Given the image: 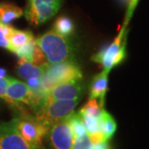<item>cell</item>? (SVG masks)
<instances>
[{
	"mask_svg": "<svg viewBox=\"0 0 149 149\" xmlns=\"http://www.w3.org/2000/svg\"><path fill=\"white\" fill-rule=\"evenodd\" d=\"M103 108L97 102L96 99H91L82 107L79 111L81 116H93L101 117L103 114Z\"/></svg>",
	"mask_w": 149,
	"mask_h": 149,
	"instance_id": "19",
	"label": "cell"
},
{
	"mask_svg": "<svg viewBox=\"0 0 149 149\" xmlns=\"http://www.w3.org/2000/svg\"><path fill=\"white\" fill-rule=\"evenodd\" d=\"M7 95L17 103H23L29 105L34 112L40 107L43 100L42 97L35 94L27 83L12 77H8Z\"/></svg>",
	"mask_w": 149,
	"mask_h": 149,
	"instance_id": "7",
	"label": "cell"
},
{
	"mask_svg": "<svg viewBox=\"0 0 149 149\" xmlns=\"http://www.w3.org/2000/svg\"><path fill=\"white\" fill-rule=\"evenodd\" d=\"M126 25H124L121 32L113 42L101 49L98 53L92 56V60L100 64L104 70L110 71L112 68L119 65L126 58Z\"/></svg>",
	"mask_w": 149,
	"mask_h": 149,
	"instance_id": "4",
	"label": "cell"
},
{
	"mask_svg": "<svg viewBox=\"0 0 149 149\" xmlns=\"http://www.w3.org/2000/svg\"><path fill=\"white\" fill-rule=\"evenodd\" d=\"M8 85V76L6 77H0V99L3 100L7 102L9 105L13 107H20L19 103L10 100L7 95V88Z\"/></svg>",
	"mask_w": 149,
	"mask_h": 149,
	"instance_id": "22",
	"label": "cell"
},
{
	"mask_svg": "<svg viewBox=\"0 0 149 149\" xmlns=\"http://www.w3.org/2000/svg\"><path fill=\"white\" fill-rule=\"evenodd\" d=\"M118 1L127 8L126 20H125V23H124V25H127L130 17H132L133 12L139 3V0H118Z\"/></svg>",
	"mask_w": 149,
	"mask_h": 149,
	"instance_id": "24",
	"label": "cell"
},
{
	"mask_svg": "<svg viewBox=\"0 0 149 149\" xmlns=\"http://www.w3.org/2000/svg\"><path fill=\"white\" fill-rule=\"evenodd\" d=\"M17 131L30 143L43 148L42 140L46 137L49 127L37 120L35 116L22 113L13 118Z\"/></svg>",
	"mask_w": 149,
	"mask_h": 149,
	"instance_id": "5",
	"label": "cell"
},
{
	"mask_svg": "<svg viewBox=\"0 0 149 149\" xmlns=\"http://www.w3.org/2000/svg\"><path fill=\"white\" fill-rule=\"evenodd\" d=\"M109 71L104 70L101 73L96 74L93 78L91 85L90 100L100 99V104L103 107L104 103V96L108 89V75Z\"/></svg>",
	"mask_w": 149,
	"mask_h": 149,
	"instance_id": "12",
	"label": "cell"
},
{
	"mask_svg": "<svg viewBox=\"0 0 149 149\" xmlns=\"http://www.w3.org/2000/svg\"><path fill=\"white\" fill-rule=\"evenodd\" d=\"M69 124L73 133L74 139L86 133L85 123L79 113H73L69 117Z\"/></svg>",
	"mask_w": 149,
	"mask_h": 149,
	"instance_id": "17",
	"label": "cell"
},
{
	"mask_svg": "<svg viewBox=\"0 0 149 149\" xmlns=\"http://www.w3.org/2000/svg\"><path fill=\"white\" fill-rule=\"evenodd\" d=\"M0 149H45L30 143L19 133L13 119L0 123Z\"/></svg>",
	"mask_w": 149,
	"mask_h": 149,
	"instance_id": "9",
	"label": "cell"
},
{
	"mask_svg": "<svg viewBox=\"0 0 149 149\" xmlns=\"http://www.w3.org/2000/svg\"><path fill=\"white\" fill-rule=\"evenodd\" d=\"M117 129V123L114 118L109 113L103 109V123H102V132L104 139L109 141L113 136Z\"/></svg>",
	"mask_w": 149,
	"mask_h": 149,
	"instance_id": "16",
	"label": "cell"
},
{
	"mask_svg": "<svg viewBox=\"0 0 149 149\" xmlns=\"http://www.w3.org/2000/svg\"><path fill=\"white\" fill-rule=\"evenodd\" d=\"M7 75V70L3 67H0V77H6Z\"/></svg>",
	"mask_w": 149,
	"mask_h": 149,
	"instance_id": "26",
	"label": "cell"
},
{
	"mask_svg": "<svg viewBox=\"0 0 149 149\" xmlns=\"http://www.w3.org/2000/svg\"><path fill=\"white\" fill-rule=\"evenodd\" d=\"M13 29L14 28L10 25L0 22V47L9 51V39Z\"/></svg>",
	"mask_w": 149,
	"mask_h": 149,
	"instance_id": "21",
	"label": "cell"
},
{
	"mask_svg": "<svg viewBox=\"0 0 149 149\" xmlns=\"http://www.w3.org/2000/svg\"><path fill=\"white\" fill-rule=\"evenodd\" d=\"M52 149H72L74 137L69 124V117L52 124L46 137Z\"/></svg>",
	"mask_w": 149,
	"mask_h": 149,
	"instance_id": "8",
	"label": "cell"
},
{
	"mask_svg": "<svg viewBox=\"0 0 149 149\" xmlns=\"http://www.w3.org/2000/svg\"><path fill=\"white\" fill-rule=\"evenodd\" d=\"M81 117L85 123L87 134L95 133V132H102L103 114L101 117H93V116H81Z\"/></svg>",
	"mask_w": 149,
	"mask_h": 149,
	"instance_id": "20",
	"label": "cell"
},
{
	"mask_svg": "<svg viewBox=\"0 0 149 149\" xmlns=\"http://www.w3.org/2000/svg\"><path fill=\"white\" fill-rule=\"evenodd\" d=\"M83 91L84 85L80 80L61 83L52 86L46 92L42 103L56 100H80Z\"/></svg>",
	"mask_w": 149,
	"mask_h": 149,
	"instance_id": "10",
	"label": "cell"
},
{
	"mask_svg": "<svg viewBox=\"0 0 149 149\" xmlns=\"http://www.w3.org/2000/svg\"><path fill=\"white\" fill-rule=\"evenodd\" d=\"M80 66L74 61H67L56 64H48L43 75V87L45 92L52 86L65 82L82 79Z\"/></svg>",
	"mask_w": 149,
	"mask_h": 149,
	"instance_id": "3",
	"label": "cell"
},
{
	"mask_svg": "<svg viewBox=\"0 0 149 149\" xmlns=\"http://www.w3.org/2000/svg\"><path fill=\"white\" fill-rule=\"evenodd\" d=\"M23 15L21 8L11 3H0V22L9 24Z\"/></svg>",
	"mask_w": 149,
	"mask_h": 149,
	"instance_id": "15",
	"label": "cell"
},
{
	"mask_svg": "<svg viewBox=\"0 0 149 149\" xmlns=\"http://www.w3.org/2000/svg\"><path fill=\"white\" fill-rule=\"evenodd\" d=\"M34 39V36L30 31H22L14 28L9 39V51L14 53L17 49Z\"/></svg>",
	"mask_w": 149,
	"mask_h": 149,
	"instance_id": "14",
	"label": "cell"
},
{
	"mask_svg": "<svg viewBox=\"0 0 149 149\" xmlns=\"http://www.w3.org/2000/svg\"><path fill=\"white\" fill-rule=\"evenodd\" d=\"M20 58L28 61L34 65H48L45 55L36 42V39L27 43L14 52Z\"/></svg>",
	"mask_w": 149,
	"mask_h": 149,
	"instance_id": "11",
	"label": "cell"
},
{
	"mask_svg": "<svg viewBox=\"0 0 149 149\" xmlns=\"http://www.w3.org/2000/svg\"><path fill=\"white\" fill-rule=\"evenodd\" d=\"M74 26L71 19L67 17H60L54 24V30L62 36L68 37L74 32Z\"/></svg>",
	"mask_w": 149,
	"mask_h": 149,
	"instance_id": "18",
	"label": "cell"
},
{
	"mask_svg": "<svg viewBox=\"0 0 149 149\" xmlns=\"http://www.w3.org/2000/svg\"><path fill=\"white\" fill-rule=\"evenodd\" d=\"M61 6V0H27L24 15L27 22L38 26L52 18Z\"/></svg>",
	"mask_w": 149,
	"mask_h": 149,
	"instance_id": "6",
	"label": "cell"
},
{
	"mask_svg": "<svg viewBox=\"0 0 149 149\" xmlns=\"http://www.w3.org/2000/svg\"><path fill=\"white\" fill-rule=\"evenodd\" d=\"M92 149H111L109 141H102L95 143H92Z\"/></svg>",
	"mask_w": 149,
	"mask_h": 149,
	"instance_id": "25",
	"label": "cell"
},
{
	"mask_svg": "<svg viewBox=\"0 0 149 149\" xmlns=\"http://www.w3.org/2000/svg\"><path fill=\"white\" fill-rule=\"evenodd\" d=\"M80 100H56L44 101L35 111L37 120L51 127L55 123L70 117L74 112Z\"/></svg>",
	"mask_w": 149,
	"mask_h": 149,
	"instance_id": "2",
	"label": "cell"
},
{
	"mask_svg": "<svg viewBox=\"0 0 149 149\" xmlns=\"http://www.w3.org/2000/svg\"><path fill=\"white\" fill-rule=\"evenodd\" d=\"M47 65H34L27 60L20 58L17 65V72L21 78L25 80L33 77H43Z\"/></svg>",
	"mask_w": 149,
	"mask_h": 149,
	"instance_id": "13",
	"label": "cell"
},
{
	"mask_svg": "<svg viewBox=\"0 0 149 149\" xmlns=\"http://www.w3.org/2000/svg\"><path fill=\"white\" fill-rule=\"evenodd\" d=\"M72 149H92V143L87 133L74 139Z\"/></svg>",
	"mask_w": 149,
	"mask_h": 149,
	"instance_id": "23",
	"label": "cell"
},
{
	"mask_svg": "<svg viewBox=\"0 0 149 149\" xmlns=\"http://www.w3.org/2000/svg\"><path fill=\"white\" fill-rule=\"evenodd\" d=\"M36 42L45 55L48 64L73 61L74 47L70 40L54 29L38 37Z\"/></svg>",
	"mask_w": 149,
	"mask_h": 149,
	"instance_id": "1",
	"label": "cell"
}]
</instances>
